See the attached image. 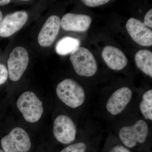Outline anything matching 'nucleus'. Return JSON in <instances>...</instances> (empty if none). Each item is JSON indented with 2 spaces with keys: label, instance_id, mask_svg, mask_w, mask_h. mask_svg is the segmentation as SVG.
I'll return each instance as SVG.
<instances>
[{
  "label": "nucleus",
  "instance_id": "f03ea898",
  "mask_svg": "<svg viewBox=\"0 0 152 152\" xmlns=\"http://www.w3.org/2000/svg\"><path fill=\"white\" fill-rule=\"evenodd\" d=\"M70 60L76 73L79 75L92 77L97 70L96 61L94 55L84 47H79L73 51Z\"/></svg>",
  "mask_w": 152,
  "mask_h": 152
},
{
  "label": "nucleus",
  "instance_id": "423d86ee",
  "mask_svg": "<svg viewBox=\"0 0 152 152\" xmlns=\"http://www.w3.org/2000/svg\"><path fill=\"white\" fill-rule=\"evenodd\" d=\"M28 62V54L24 48L17 47L12 50L7 61L8 75L11 80L18 81L21 78Z\"/></svg>",
  "mask_w": 152,
  "mask_h": 152
},
{
  "label": "nucleus",
  "instance_id": "4468645a",
  "mask_svg": "<svg viewBox=\"0 0 152 152\" xmlns=\"http://www.w3.org/2000/svg\"><path fill=\"white\" fill-rule=\"evenodd\" d=\"M135 61L137 67L141 71L152 77V53L151 51L140 50L136 53Z\"/></svg>",
  "mask_w": 152,
  "mask_h": 152
},
{
  "label": "nucleus",
  "instance_id": "9b49d317",
  "mask_svg": "<svg viewBox=\"0 0 152 152\" xmlns=\"http://www.w3.org/2000/svg\"><path fill=\"white\" fill-rule=\"evenodd\" d=\"M61 20L56 15H51L47 19L39 33L38 42L43 47L51 45L56 38L61 26Z\"/></svg>",
  "mask_w": 152,
  "mask_h": 152
},
{
  "label": "nucleus",
  "instance_id": "5701e85b",
  "mask_svg": "<svg viewBox=\"0 0 152 152\" xmlns=\"http://www.w3.org/2000/svg\"><path fill=\"white\" fill-rule=\"evenodd\" d=\"M3 19V14L2 13L1 11L0 10V22L1 20L2 19Z\"/></svg>",
  "mask_w": 152,
  "mask_h": 152
},
{
  "label": "nucleus",
  "instance_id": "f8f14e48",
  "mask_svg": "<svg viewBox=\"0 0 152 152\" xmlns=\"http://www.w3.org/2000/svg\"><path fill=\"white\" fill-rule=\"evenodd\" d=\"M91 18L87 15L69 13L61 20V26L66 31H86L92 23Z\"/></svg>",
  "mask_w": 152,
  "mask_h": 152
},
{
  "label": "nucleus",
  "instance_id": "39448f33",
  "mask_svg": "<svg viewBox=\"0 0 152 152\" xmlns=\"http://www.w3.org/2000/svg\"><path fill=\"white\" fill-rule=\"evenodd\" d=\"M1 146L4 152H28L31 142L28 133L23 129L16 127L3 137Z\"/></svg>",
  "mask_w": 152,
  "mask_h": 152
},
{
  "label": "nucleus",
  "instance_id": "1a4fd4ad",
  "mask_svg": "<svg viewBox=\"0 0 152 152\" xmlns=\"http://www.w3.org/2000/svg\"><path fill=\"white\" fill-rule=\"evenodd\" d=\"M28 17L27 13L23 11L6 15L0 22V37L6 38L12 35L24 26Z\"/></svg>",
  "mask_w": 152,
  "mask_h": 152
},
{
  "label": "nucleus",
  "instance_id": "f3484780",
  "mask_svg": "<svg viewBox=\"0 0 152 152\" xmlns=\"http://www.w3.org/2000/svg\"><path fill=\"white\" fill-rule=\"evenodd\" d=\"M87 146L83 142L71 144L63 149L60 152H86Z\"/></svg>",
  "mask_w": 152,
  "mask_h": 152
},
{
  "label": "nucleus",
  "instance_id": "aec40b11",
  "mask_svg": "<svg viewBox=\"0 0 152 152\" xmlns=\"http://www.w3.org/2000/svg\"><path fill=\"white\" fill-rule=\"evenodd\" d=\"M152 9L149 10L146 14L144 18V24L146 26L152 28Z\"/></svg>",
  "mask_w": 152,
  "mask_h": 152
},
{
  "label": "nucleus",
  "instance_id": "0eeeda50",
  "mask_svg": "<svg viewBox=\"0 0 152 152\" xmlns=\"http://www.w3.org/2000/svg\"><path fill=\"white\" fill-rule=\"evenodd\" d=\"M53 134L57 141L61 143L70 144L75 140L76 125L69 117L59 115L54 122Z\"/></svg>",
  "mask_w": 152,
  "mask_h": 152
},
{
  "label": "nucleus",
  "instance_id": "412c9836",
  "mask_svg": "<svg viewBox=\"0 0 152 152\" xmlns=\"http://www.w3.org/2000/svg\"><path fill=\"white\" fill-rule=\"evenodd\" d=\"M110 152H131V151L125 146L117 145L114 147Z\"/></svg>",
  "mask_w": 152,
  "mask_h": 152
},
{
  "label": "nucleus",
  "instance_id": "4be33fe9",
  "mask_svg": "<svg viewBox=\"0 0 152 152\" xmlns=\"http://www.w3.org/2000/svg\"><path fill=\"white\" fill-rule=\"evenodd\" d=\"M11 1L10 0H0V6H5L8 4Z\"/></svg>",
  "mask_w": 152,
  "mask_h": 152
},
{
  "label": "nucleus",
  "instance_id": "2eb2a0df",
  "mask_svg": "<svg viewBox=\"0 0 152 152\" xmlns=\"http://www.w3.org/2000/svg\"><path fill=\"white\" fill-rule=\"evenodd\" d=\"M80 42L78 39L66 37L60 39L56 46V52L61 56L71 54L75 49L80 47Z\"/></svg>",
  "mask_w": 152,
  "mask_h": 152
},
{
  "label": "nucleus",
  "instance_id": "f257e3e1",
  "mask_svg": "<svg viewBox=\"0 0 152 152\" xmlns=\"http://www.w3.org/2000/svg\"><path fill=\"white\" fill-rule=\"evenodd\" d=\"M56 94L64 104L72 108L81 106L86 100L83 88L72 79H66L59 83Z\"/></svg>",
  "mask_w": 152,
  "mask_h": 152
},
{
  "label": "nucleus",
  "instance_id": "6e6552de",
  "mask_svg": "<svg viewBox=\"0 0 152 152\" xmlns=\"http://www.w3.org/2000/svg\"><path fill=\"white\" fill-rule=\"evenodd\" d=\"M126 28L131 38L137 44L142 46H151L152 31L143 22L131 18L126 22Z\"/></svg>",
  "mask_w": 152,
  "mask_h": 152
},
{
  "label": "nucleus",
  "instance_id": "b1692460",
  "mask_svg": "<svg viewBox=\"0 0 152 152\" xmlns=\"http://www.w3.org/2000/svg\"><path fill=\"white\" fill-rule=\"evenodd\" d=\"M0 152H4V151H3L2 150L0 149Z\"/></svg>",
  "mask_w": 152,
  "mask_h": 152
},
{
  "label": "nucleus",
  "instance_id": "a211bd4d",
  "mask_svg": "<svg viewBox=\"0 0 152 152\" xmlns=\"http://www.w3.org/2000/svg\"><path fill=\"white\" fill-rule=\"evenodd\" d=\"M88 7H94L103 5L110 1L109 0H83L82 1Z\"/></svg>",
  "mask_w": 152,
  "mask_h": 152
},
{
  "label": "nucleus",
  "instance_id": "dca6fc26",
  "mask_svg": "<svg viewBox=\"0 0 152 152\" xmlns=\"http://www.w3.org/2000/svg\"><path fill=\"white\" fill-rule=\"evenodd\" d=\"M141 113L146 120H152V90H148L144 93L140 104Z\"/></svg>",
  "mask_w": 152,
  "mask_h": 152
},
{
  "label": "nucleus",
  "instance_id": "20e7f679",
  "mask_svg": "<svg viewBox=\"0 0 152 152\" xmlns=\"http://www.w3.org/2000/svg\"><path fill=\"white\" fill-rule=\"evenodd\" d=\"M149 133L148 124L143 120H139L132 126L121 128L119 137L125 147L132 148L137 144L144 143Z\"/></svg>",
  "mask_w": 152,
  "mask_h": 152
},
{
  "label": "nucleus",
  "instance_id": "7ed1b4c3",
  "mask_svg": "<svg viewBox=\"0 0 152 152\" xmlns=\"http://www.w3.org/2000/svg\"><path fill=\"white\" fill-rule=\"evenodd\" d=\"M17 106L28 122H37L43 113L42 102L32 92L23 93L17 101Z\"/></svg>",
  "mask_w": 152,
  "mask_h": 152
},
{
  "label": "nucleus",
  "instance_id": "ddd939ff",
  "mask_svg": "<svg viewBox=\"0 0 152 152\" xmlns=\"http://www.w3.org/2000/svg\"><path fill=\"white\" fill-rule=\"evenodd\" d=\"M102 56L106 64L113 70H122L127 64V58L124 54L115 47H105L102 52Z\"/></svg>",
  "mask_w": 152,
  "mask_h": 152
},
{
  "label": "nucleus",
  "instance_id": "9d476101",
  "mask_svg": "<svg viewBox=\"0 0 152 152\" xmlns=\"http://www.w3.org/2000/svg\"><path fill=\"white\" fill-rule=\"evenodd\" d=\"M132 93L128 87L120 88L113 93L106 104L107 111L113 115L121 113L129 103Z\"/></svg>",
  "mask_w": 152,
  "mask_h": 152
},
{
  "label": "nucleus",
  "instance_id": "6ab92c4d",
  "mask_svg": "<svg viewBox=\"0 0 152 152\" xmlns=\"http://www.w3.org/2000/svg\"><path fill=\"white\" fill-rule=\"evenodd\" d=\"M8 75V71L7 67L2 64H0V85L5 83Z\"/></svg>",
  "mask_w": 152,
  "mask_h": 152
}]
</instances>
